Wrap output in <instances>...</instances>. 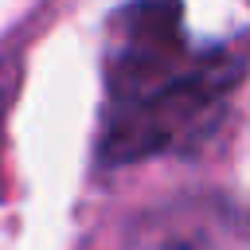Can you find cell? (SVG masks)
I'll return each mask as SVG.
<instances>
[{"instance_id": "6da1fadb", "label": "cell", "mask_w": 250, "mask_h": 250, "mask_svg": "<svg viewBox=\"0 0 250 250\" xmlns=\"http://www.w3.org/2000/svg\"><path fill=\"white\" fill-rule=\"evenodd\" d=\"M242 70V51L191 55L172 78L109 109L102 156L109 164H133L188 145L238 90Z\"/></svg>"}, {"instance_id": "7a4b0ae2", "label": "cell", "mask_w": 250, "mask_h": 250, "mask_svg": "<svg viewBox=\"0 0 250 250\" xmlns=\"http://www.w3.org/2000/svg\"><path fill=\"white\" fill-rule=\"evenodd\" d=\"M188 43L180 27L176 0H137L117 12L109 39V94L113 105L133 102L172 78L188 62Z\"/></svg>"}, {"instance_id": "3957f363", "label": "cell", "mask_w": 250, "mask_h": 250, "mask_svg": "<svg viewBox=\"0 0 250 250\" xmlns=\"http://www.w3.org/2000/svg\"><path fill=\"white\" fill-rule=\"evenodd\" d=\"M121 250H246V219L223 195H184L145 211Z\"/></svg>"}]
</instances>
